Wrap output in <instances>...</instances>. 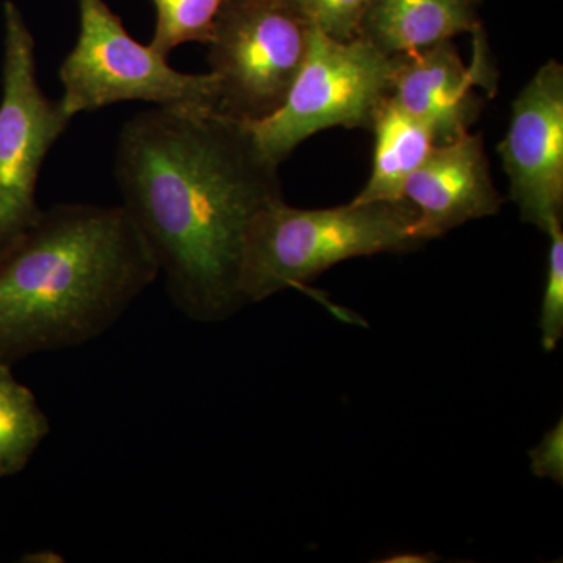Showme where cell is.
<instances>
[{"label": "cell", "mask_w": 563, "mask_h": 563, "mask_svg": "<svg viewBox=\"0 0 563 563\" xmlns=\"http://www.w3.org/2000/svg\"><path fill=\"white\" fill-rule=\"evenodd\" d=\"M73 118L36 77L35 38L16 3L3 5L0 101V255L33 228L43 209L36 188L43 163Z\"/></svg>", "instance_id": "cell-7"}, {"label": "cell", "mask_w": 563, "mask_h": 563, "mask_svg": "<svg viewBox=\"0 0 563 563\" xmlns=\"http://www.w3.org/2000/svg\"><path fill=\"white\" fill-rule=\"evenodd\" d=\"M161 277L124 207L57 203L0 255V363L99 339Z\"/></svg>", "instance_id": "cell-2"}, {"label": "cell", "mask_w": 563, "mask_h": 563, "mask_svg": "<svg viewBox=\"0 0 563 563\" xmlns=\"http://www.w3.org/2000/svg\"><path fill=\"white\" fill-rule=\"evenodd\" d=\"M481 2H483V0H481Z\"/></svg>", "instance_id": "cell-18"}, {"label": "cell", "mask_w": 563, "mask_h": 563, "mask_svg": "<svg viewBox=\"0 0 563 563\" xmlns=\"http://www.w3.org/2000/svg\"><path fill=\"white\" fill-rule=\"evenodd\" d=\"M0 363V479L21 473L51 433V421L31 388Z\"/></svg>", "instance_id": "cell-13"}, {"label": "cell", "mask_w": 563, "mask_h": 563, "mask_svg": "<svg viewBox=\"0 0 563 563\" xmlns=\"http://www.w3.org/2000/svg\"><path fill=\"white\" fill-rule=\"evenodd\" d=\"M279 166L250 124L220 113L155 107L122 125V207L188 320L213 324L246 306L244 243L254 218L284 199Z\"/></svg>", "instance_id": "cell-1"}, {"label": "cell", "mask_w": 563, "mask_h": 563, "mask_svg": "<svg viewBox=\"0 0 563 563\" xmlns=\"http://www.w3.org/2000/svg\"><path fill=\"white\" fill-rule=\"evenodd\" d=\"M550 236L547 284H544L540 331L543 350L551 352L558 347L563 335V231L555 225Z\"/></svg>", "instance_id": "cell-16"}, {"label": "cell", "mask_w": 563, "mask_h": 563, "mask_svg": "<svg viewBox=\"0 0 563 563\" xmlns=\"http://www.w3.org/2000/svg\"><path fill=\"white\" fill-rule=\"evenodd\" d=\"M521 221L550 233L563 214V66H540L512 103L498 147Z\"/></svg>", "instance_id": "cell-8"}, {"label": "cell", "mask_w": 563, "mask_h": 563, "mask_svg": "<svg viewBox=\"0 0 563 563\" xmlns=\"http://www.w3.org/2000/svg\"><path fill=\"white\" fill-rule=\"evenodd\" d=\"M309 27L333 40L357 38L369 0H282Z\"/></svg>", "instance_id": "cell-15"}, {"label": "cell", "mask_w": 563, "mask_h": 563, "mask_svg": "<svg viewBox=\"0 0 563 563\" xmlns=\"http://www.w3.org/2000/svg\"><path fill=\"white\" fill-rule=\"evenodd\" d=\"M373 172L354 202L404 201L407 180L431 154L432 133L388 98L374 118Z\"/></svg>", "instance_id": "cell-12"}, {"label": "cell", "mask_w": 563, "mask_h": 563, "mask_svg": "<svg viewBox=\"0 0 563 563\" xmlns=\"http://www.w3.org/2000/svg\"><path fill=\"white\" fill-rule=\"evenodd\" d=\"M481 0H369L358 38L398 57L428 49L481 24Z\"/></svg>", "instance_id": "cell-11"}, {"label": "cell", "mask_w": 563, "mask_h": 563, "mask_svg": "<svg viewBox=\"0 0 563 563\" xmlns=\"http://www.w3.org/2000/svg\"><path fill=\"white\" fill-rule=\"evenodd\" d=\"M474 60L463 63L453 40L396 57L391 98L432 133L433 143L446 144L470 133L483 111L476 88L487 80L483 27L473 32Z\"/></svg>", "instance_id": "cell-9"}, {"label": "cell", "mask_w": 563, "mask_h": 563, "mask_svg": "<svg viewBox=\"0 0 563 563\" xmlns=\"http://www.w3.org/2000/svg\"><path fill=\"white\" fill-rule=\"evenodd\" d=\"M532 470L537 476L553 477L562 483L563 474V433L562 422L554 431L544 437L542 443L531 451Z\"/></svg>", "instance_id": "cell-17"}, {"label": "cell", "mask_w": 563, "mask_h": 563, "mask_svg": "<svg viewBox=\"0 0 563 563\" xmlns=\"http://www.w3.org/2000/svg\"><path fill=\"white\" fill-rule=\"evenodd\" d=\"M206 46L218 113L257 124L287 101L309 49V25L282 0H229Z\"/></svg>", "instance_id": "cell-6"}, {"label": "cell", "mask_w": 563, "mask_h": 563, "mask_svg": "<svg viewBox=\"0 0 563 563\" xmlns=\"http://www.w3.org/2000/svg\"><path fill=\"white\" fill-rule=\"evenodd\" d=\"M395 70L396 57L365 40H333L309 27V49L287 101L251 129L277 163L325 129L372 131L377 111L391 96Z\"/></svg>", "instance_id": "cell-5"}, {"label": "cell", "mask_w": 563, "mask_h": 563, "mask_svg": "<svg viewBox=\"0 0 563 563\" xmlns=\"http://www.w3.org/2000/svg\"><path fill=\"white\" fill-rule=\"evenodd\" d=\"M404 199L417 210L415 235L421 243L498 214L504 199L492 180L483 133L435 144L407 180Z\"/></svg>", "instance_id": "cell-10"}, {"label": "cell", "mask_w": 563, "mask_h": 563, "mask_svg": "<svg viewBox=\"0 0 563 563\" xmlns=\"http://www.w3.org/2000/svg\"><path fill=\"white\" fill-rule=\"evenodd\" d=\"M409 201L350 202L302 210L282 199L252 221L244 243L242 295L255 303L306 284L343 261L420 246Z\"/></svg>", "instance_id": "cell-3"}, {"label": "cell", "mask_w": 563, "mask_h": 563, "mask_svg": "<svg viewBox=\"0 0 563 563\" xmlns=\"http://www.w3.org/2000/svg\"><path fill=\"white\" fill-rule=\"evenodd\" d=\"M77 3L79 36L60 66V102L70 118L131 101L218 113L220 96L210 73L174 69L150 44L144 46L129 35L106 0Z\"/></svg>", "instance_id": "cell-4"}, {"label": "cell", "mask_w": 563, "mask_h": 563, "mask_svg": "<svg viewBox=\"0 0 563 563\" xmlns=\"http://www.w3.org/2000/svg\"><path fill=\"white\" fill-rule=\"evenodd\" d=\"M157 13L150 46L163 57L187 43H209L214 21L229 0H151Z\"/></svg>", "instance_id": "cell-14"}]
</instances>
